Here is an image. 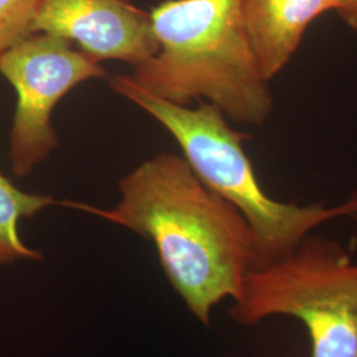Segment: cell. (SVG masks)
Segmentation results:
<instances>
[{
  "label": "cell",
  "instance_id": "1",
  "mask_svg": "<svg viewBox=\"0 0 357 357\" xmlns=\"http://www.w3.org/2000/svg\"><path fill=\"white\" fill-rule=\"evenodd\" d=\"M119 192L112 208L69 200L60 205L150 240L172 289L208 327L213 308L236 301L246 274L257 268L255 236L245 217L205 187L176 153L144 160L121 178Z\"/></svg>",
  "mask_w": 357,
  "mask_h": 357
},
{
  "label": "cell",
  "instance_id": "2",
  "mask_svg": "<svg viewBox=\"0 0 357 357\" xmlns=\"http://www.w3.org/2000/svg\"><path fill=\"white\" fill-rule=\"evenodd\" d=\"M159 50L131 79L168 102L212 103L241 125L261 126L274 107L243 26V0H167L150 13Z\"/></svg>",
  "mask_w": 357,
  "mask_h": 357
},
{
  "label": "cell",
  "instance_id": "3",
  "mask_svg": "<svg viewBox=\"0 0 357 357\" xmlns=\"http://www.w3.org/2000/svg\"><path fill=\"white\" fill-rule=\"evenodd\" d=\"M107 81L113 91L166 128L193 174L245 217L255 236V268L290 255L320 225L357 217V195L331 206L284 203L268 196L243 150V141L249 137L230 128L228 118L215 105L202 101L192 109L168 102L142 89L126 75H114Z\"/></svg>",
  "mask_w": 357,
  "mask_h": 357
},
{
  "label": "cell",
  "instance_id": "4",
  "mask_svg": "<svg viewBox=\"0 0 357 357\" xmlns=\"http://www.w3.org/2000/svg\"><path fill=\"white\" fill-rule=\"evenodd\" d=\"M229 314L245 327L296 318L306 326L311 357H355L357 262L342 243L311 233L290 255L250 270Z\"/></svg>",
  "mask_w": 357,
  "mask_h": 357
},
{
  "label": "cell",
  "instance_id": "5",
  "mask_svg": "<svg viewBox=\"0 0 357 357\" xmlns=\"http://www.w3.org/2000/svg\"><path fill=\"white\" fill-rule=\"evenodd\" d=\"M0 75L16 93L10 134L13 175L26 178L59 147L52 126L54 107L68 93L94 78L109 77L101 63L68 40L29 33L0 56Z\"/></svg>",
  "mask_w": 357,
  "mask_h": 357
},
{
  "label": "cell",
  "instance_id": "6",
  "mask_svg": "<svg viewBox=\"0 0 357 357\" xmlns=\"http://www.w3.org/2000/svg\"><path fill=\"white\" fill-rule=\"evenodd\" d=\"M31 33L76 43L98 63L138 66L159 50L151 15L130 0H38Z\"/></svg>",
  "mask_w": 357,
  "mask_h": 357
},
{
  "label": "cell",
  "instance_id": "7",
  "mask_svg": "<svg viewBox=\"0 0 357 357\" xmlns=\"http://www.w3.org/2000/svg\"><path fill=\"white\" fill-rule=\"evenodd\" d=\"M336 7V0H243L246 36L268 82L291 61L310 24Z\"/></svg>",
  "mask_w": 357,
  "mask_h": 357
},
{
  "label": "cell",
  "instance_id": "8",
  "mask_svg": "<svg viewBox=\"0 0 357 357\" xmlns=\"http://www.w3.org/2000/svg\"><path fill=\"white\" fill-rule=\"evenodd\" d=\"M52 205H60V202L51 195L22 191L0 172V266L41 259V253L22 240L19 222Z\"/></svg>",
  "mask_w": 357,
  "mask_h": 357
},
{
  "label": "cell",
  "instance_id": "9",
  "mask_svg": "<svg viewBox=\"0 0 357 357\" xmlns=\"http://www.w3.org/2000/svg\"><path fill=\"white\" fill-rule=\"evenodd\" d=\"M38 0H0V56L31 33Z\"/></svg>",
  "mask_w": 357,
  "mask_h": 357
},
{
  "label": "cell",
  "instance_id": "10",
  "mask_svg": "<svg viewBox=\"0 0 357 357\" xmlns=\"http://www.w3.org/2000/svg\"><path fill=\"white\" fill-rule=\"evenodd\" d=\"M336 13H339L345 26L357 31V0H336Z\"/></svg>",
  "mask_w": 357,
  "mask_h": 357
},
{
  "label": "cell",
  "instance_id": "11",
  "mask_svg": "<svg viewBox=\"0 0 357 357\" xmlns=\"http://www.w3.org/2000/svg\"><path fill=\"white\" fill-rule=\"evenodd\" d=\"M355 357H357V349H356V354H355Z\"/></svg>",
  "mask_w": 357,
  "mask_h": 357
}]
</instances>
